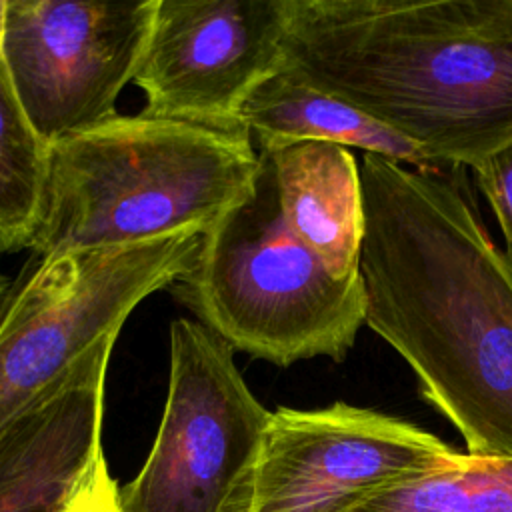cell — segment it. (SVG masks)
I'll list each match as a JSON object with an SVG mask.
<instances>
[{
    "mask_svg": "<svg viewBox=\"0 0 512 512\" xmlns=\"http://www.w3.org/2000/svg\"><path fill=\"white\" fill-rule=\"evenodd\" d=\"M462 170L362 154L364 326L410 366L468 456L512 460V260Z\"/></svg>",
    "mask_w": 512,
    "mask_h": 512,
    "instance_id": "1",
    "label": "cell"
},
{
    "mask_svg": "<svg viewBox=\"0 0 512 512\" xmlns=\"http://www.w3.org/2000/svg\"><path fill=\"white\" fill-rule=\"evenodd\" d=\"M284 66L442 168L512 142V0H286Z\"/></svg>",
    "mask_w": 512,
    "mask_h": 512,
    "instance_id": "2",
    "label": "cell"
},
{
    "mask_svg": "<svg viewBox=\"0 0 512 512\" xmlns=\"http://www.w3.org/2000/svg\"><path fill=\"white\" fill-rule=\"evenodd\" d=\"M258 168L246 130L116 114L48 148L30 250L52 256L204 234L250 192Z\"/></svg>",
    "mask_w": 512,
    "mask_h": 512,
    "instance_id": "3",
    "label": "cell"
},
{
    "mask_svg": "<svg viewBox=\"0 0 512 512\" xmlns=\"http://www.w3.org/2000/svg\"><path fill=\"white\" fill-rule=\"evenodd\" d=\"M170 288L232 350L280 368L342 362L364 326L360 272L336 278L290 232L266 152L250 192L202 234Z\"/></svg>",
    "mask_w": 512,
    "mask_h": 512,
    "instance_id": "4",
    "label": "cell"
},
{
    "mask_svg": "<svg viewBox=\"0 0 512 512\" xmlns=\"http://www.w3.org/2000/svg\"><path fill=\"white\" fill-rule=\"evenodd\" d=\"M200 240V232H180L132 246L32 254L0 300V430L100 340L120 336L144 298L186 272Z\"/></svg>",
    "mask_w": 512,
    "mask_h": 512,
    "instance_id": "5",
    "label": "cell"
},
{
    "mask_svg": "<svg viewBox=\"0 0 512 512\" xmlns=\"http://www.w3.org/2000/svg\"><path fill=\"white\" fill-rule=\"evenodd\" d=\"M234 350L198 320L170 324V378L158 434L140 472L120 486L124 512H254L270 412Z\"/></svg>",
    "mask_w": 512,
    "mask_h": 512,
    "instance_id": "6",
    "label": "cell"
},
{
    "mask_svg": "<svg viewBox=\"0 0 512 512\" xmlns=\"http://www.w3.org/2000/svg\"><path fill=\"white\" fill-rule=\"evenodd\" d=\"M158 0H8L2 58L38 138L52 144L116 116Z\"/></svg>",
    "mask_w": 512,
    "mask_h": 512,
    "instance_id": "7",
    "label": "cell"
},
{
    "mask_svg": "<svg viewBox=\"0 0 512 512\" xmlns=\"http://www.w3.org/2000/svg\"><path fill=\"white\" fill-rule=\"evenodd\" d=\"M462 454L372 408L280 406L264 432L254 512H348L372 494L456 464Z\"/></svg>",
    "mask_w": 512,
    "mask_h": 512,
    "instance_id": "8",
    "label": "cell"
},
{
    "mask_svg": "<svg viewBox=\"0 0 512 512\" xmlns=\"http://www.w3.org/2000/svg\"><path fill=\"white\" fill-rule=\"evenodd\" d=\"M286 0H158L132 82L144 114L244 130L250 94L284 64Z\"/></svg>",
    "mask_w": 512,
    "mask_h": 512,
    "instance_id": "9",
    "label": "cell"
},
{
    "mask_svg": "<svg viewBox=\"0 0 512 512\" xmlns=\"http://www.w3.org/2000/svg\"><path fill=\"white\" fill-rule=\"evenodd\" d=\"M100 340L36 404L0 430V512H64L102 446L108 360Z\"/></svg>",
    "mask_w": 512,
    "mask_h": 512,
    "instance_id": "10",
    "label": "cell"
},
{
    "mask_svg": "<svg viewBox=\"0 0 512 512\" xmlns=\"http://www.w3.org/2000/svg\"><path fill=\"white\" fill-rule=\"evenodd\" d=\"M266 154L290 232L336 278L358 276L364 202L352 150L330 142H294Z\"/></svg>",
    "mask_w": 512,
    "mask_h": 512,
    "instance_id": "11",
    "label": "cell"
},
{
    "mask_svg": "<svg viewBox=\"0 0 512 512\" xmlns=\"http://www.w3.org/2000/svg\"><path fill=\"white\" fill-rule=\"evenodd\" d=\"M240 126L262 152L294 142H330L414 168H442L404 136L324 92L284 64L250 94L240 112Z\"/></svg>",
    "mask_w": 512,
    "mask_h": 512,
    "instance_id": "12",
    "label": "cell"
},
{
    "mask_svg": "<svg viewBox=\"0 0 512 512\" xmlns=\"http://www.w3.org/2000/svg\"><path fill=\"white\" fill-rule=\"evenodd\" d=\"M48 146L12 86L0 40V252L32 246L40 222Z\"/></svg>",
    "mask_w": 512,
    "mask_h": 512,
    "instance_id": "13",
    "label": "cell"
},
{
    "mask_svg": "<svg viewBox=\"0 0 512 512\" xmlns=\"http://www.w3.org/2000/svg\"><path fill=\"white\" fill-rule=\"evenodd\" d=\"M348 512H512V460L474 458L390 486Z\"/></svg>",
    "mask_w": 512,
    "mask_h": 512,
    "instance_id": "14",
    "label": "cell"
},
{
    "mask_svg": "<svg viewBox=\"0 0 512 512\" xmlns=\"http://www.w3.org/2000/svg\"><path fill=\"white\" fill-rule=\"evenodd\" d=\"M470 170L500 224L504 252L512 260V142L498 148Z\"/></svg>",
    "mask_w": 512,
    "mask_h": 512,
    "instance_id": "15",
    "label": "cell"
},
{
    "mask_svg": "<svg viewBox=\"0 0 512 512\" xmlns=\"http://www.w3.org/2000/svg\"><path fill=\"white\" fill-rule=\"evenodd\" d=\"M64 512H124L120 506V486L110 474L104 452L96 456Z\"/></svg>",
    "mask_w": 512,
    "mask_h": 512,
    "instance_id": "16",
    "label": "cell"
},
{
    "mask_svg": "<svg viewBox=\"0 0 512 512\" xmlns=\"http://www.w3.org/2000/svg\"><path fill=\"white\" fill-rule=\"evenodd\" d=\"M8 286H10V280H8L6 276H2V274H0V300H2V296L6 294Z\"/></svg>",
    "mask_w": 512,
    "mask_h": 512,
    "instance_id": "17",
    "label": "cell"
}]
</instances>
